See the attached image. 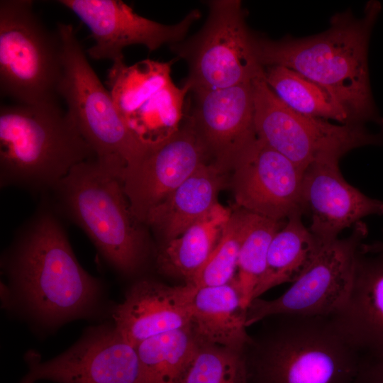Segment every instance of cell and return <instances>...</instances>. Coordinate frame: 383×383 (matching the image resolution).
<instances>
[{"instance_id":"6da1fadb","label":"cell","mask_w":383,"mask_h":383,"mask_svg":"<svg viewBox=\"0 0 383 383\" xmlns=\"http://www.w3.org/2000/svg\"><path fill=\"white\" fill-rule=\"evenodd\" d=\"M17 232L4 264L30 313L55 326L93 311L101 284L79 263L52 206L42 205Z\"/></svg>"},{"instance_id":"7a4b0ae2","label":"cell","mask_w":383,"mask_h":383,"mask_svg":"<svg viewBox=\"0 0 383 383\" xmlns=\"http://www.w3.org/2000/svg\"><path fill=\"white\" fill-rule=\"evenodd\" d=\"M380 10V4L372 1L360 18L348 11L337 13L326 30L307 38L273 40L253 35L257 60L263 67L283 66L321 86L341 103L355 123L376 120L367 49Z\"/></svg>"},{"instance_id":"3957f363","label":"cell","mask_w":383,"mask_h":383,"mask_svg":"<svg viewBox=\"0 0 383 383\" xmlns=\"http://www.w3.org/2000/svg\"><path fill=\"white\" fill-rule=\"evenodd\" d=\"M274 316L247 346L248 382L355 383L362 355L331 316Z\"/></svg>"},{"instance_id":"277c9868","label":"cell","mask_w":383,"mask_h":383,"mask_svg":"<svg viewBox=\"0 0 383 383\" xmlns=\"http://www.w3.org/2000/svg\"><path fill=\"white\" fill-rule=\"evenodd\" d=\"M95 159L57 104L0 108V187L46 193L77 165Z\"/></svg>"},{"instance_id":"5b68a950","label":"cell","mask_w":383,"mask_h":383,"mask_svg":"<svg viewBox=\"0 0 383 383\" xmlns=\"http://www.w3.org/2000/svg\"><path fill=\"white\" fill-rule=\"evenodd\" d=\"M51 192L55 212L79 227L111 266L126 275L144 266L146 225L131 211L122 182L95 159L74 166Z\"/></svg>"},{"instance_id":"8992f818","label":"cell","mask_w":383,"mask_h":383,"mask_svg":"<svg viewBox=\"0 0 383 383\" xmlns=\"http://www.w3.org/2000/svg\"><path fill=\"white\" fill-rule=\"evenodd\" d=\"M56 31L62 55L59 96L93 150L95 160L123 182L126 172L141 160L150 145L135 135L118 112L109 89L87 60L72 25L59 23Z\"/></svg>"},{"instance_id":"52a82bcc","label":"cell","mask_w":383,"mask_h":383,"mask_svg":"<svg viewBox=\"0 0 383 383\" xmlns=\"http://www.w3.org/2000/svg\"><path fill=\"white\" fill-rule=\"evenodd\" d=\"M30 0L0 1L1 93L25 105L57 104L60 37L43 25Z\"/></svg>"},{"instance_id":"ba28073f","label":"cell","mask_w":383,"mask_h":383,"mask_svg":"<svg viewBox=\"0 0 383 383\" xmlns=\"http://www.w3.org/2000/svg\"><path fill=\"white\" fill-rule=\"evenodd\" d=\"M209 14L192 36L170 45L188 65L183 86L189 91L225 89L252 82L264 71L254 48L253 34L238 0L208 2Z\"/></svg>"},{"instance_id":"9c48e42d","label":"cell","mask_w":383,"mask_h":383,"mask_svg":"<svg viewBox=\"0 0 383 383\" xmlns=\"http://www.w3.org/2000/svg\"><path fill=\"white\" fill-rule=\"evenodd\" d=\"M252 85L257 138L304 172L316 161L340 160L355 148L383 143V133H370L362 124H333L290 109L270 88L264 71Z\"/></svg>"},{"instance_id":"30bf717a","label":"cell","mask_w":383,"mask_h":383,"mask_svg":"<svg viewBox=\"0 0 383 383\" xmlns=\"http://www.w3.org/2000/svg\"><path fill=\"white\" fill-rule=\"evenodd\" d=\"M367 235L360 221L346 238L323 244L304 272L281 296L252 299L246 309L247 327L278 314L331 316L343 304L353 284L357 254Z\"/></svg>"},{"instance_id":"8fae6325","label":"cell","mask_w":383,"mask_h":383,"mask_svg":"<svg viewBox=\"0 0 383 383\" xmlns=\"http://www.w3.org/2000/svg\"><path fill=\"white\" fill-rule=\"evenodd\" d=\"M22 383H146L135 347L113 325L92 327L72 346L48 361L31 360Z\"/></svg>"},{"instance_id":"7c38bea8","label":"cell","mask_w":383,"mask_h":383,"mask_svg":"<svg viewBox=\"0 0 383 383\" xmlns=\"http://www.w3.org/2000/svg\"><path fill=\"white\" fill-rule=\"evenodd\" d=\"M231 172L237 207L277 221L304 211V172L258 138L242 150Z\"/></svg>"},{"instance_id":"4fadbf2b","label":"cell","mask_w":383,"mask_h":383,"mask_svg":"<svg viewBox=\"0 0 383 383\" xmlns=\"http://www.w3.org/2000/svg\"><path fill=\"white\" fill-rule=\"evenodd\" d=\"M89 29L94 45L88 49L94 60H124L123 50L131 45H142L150 51L165 44L170 45L185 39L192 24L201 16L190 11L174 25L162 24L135 13L118 0H60Z\"/></svg>"},{"instance_id":"5bb4252c","label":"cell","mask_w":383,"mask_h":383,"mask_svg":"<svg viewBox=\"0 0 383 383\" xmlns=\"http://www.w3.org/2000/svg\"><path fill=\"white\" fill-rule=\"evenodd\" d=\"M192 92L194 104L187 121L209 162L228 173L242 150L257 137L252 82Z\"/></svg>"},{"instance_id":"9a60e30c","label":"cell","mask_w":383,"mask_h":383,"mask_svg":"<svg viewBox=\"0 0 383 383\" xmlns=\"http://www.w3.org/2000/svg\"><path fill=\"white\" fill-rule=\"evenodd\" d=\"M204 162H209L206 151L187 121L151 145L123 179L133 215L146 225L149 213Z\"/></svg>"},{"instance_id":"2e32d148","label":"cell","mask_w":383,"mask_h":383,"mask_svg":"<svg viewBox=\"0 0 383 383\" xmlns=\"http://www.w3.org/2000/svg\"><path fill=\"white\" fill-rule=\"evenodd\" d=\"M339 160L313 162L304 173L302 206L311 213L309 228L322 244L338 238L345 228L370 216L383 215V201L371 198L343 177Z\"/></svg>"},{"instance_id":"e0dca14e","label":"cell","mask_w":383,"mask_h":383,"mask_svg":"<svg viewBox=\"0 0 383 383\" xmlns=\"http://www.w3.org/2000/svg\"><path fill=\"white\" fill-rule=\"evenodd\" d=\"M196 289L192 284L169 286L152 279H140L116 307L114 326L135 348L147 339L187 327Z\"/></svg>"},{"instance_id":"ac0fdd59","label":"cell","mask_w":383,"mask_h":383,"mask_svg":"<svg viewBox=\"0 0 383 383\" xmlns=\"http://www.w3.org/2000/svg\"><path fill=\"white\" fill-rule=\"evenodd\" d=\"M331 317L362 355L383 357V256L360 248L350 292Z\"/></svg>"},{"instance_id":"d6986e66","label":"cell","mask_w":383,"mask_h":383,"mask_svg":"<svg viewBox=\"0 0 383 383\" xmlns=\"http://www.w3.org/2000/svg\"><path fill=\"white\" fill-rule=\"evenodd\" d=\"M246 309L236 277L225 284L197 288L189 327L199 343L244 352L252 341L245 330Z\"/></svg>"},{"instance_id":"ffe728a7","label":"cell","mask_w":383,"mask_h":383,"mask_svg":"<svg viewBox=\"0 0 383 383\" xmlns=\"http://www.w3.org/2000/svg\"><path fill=\"white\" fill-rule=\"evenodd\" d=\"M226 174L213 163H203L149 213L146 225L164 243L178 237L218 203Z\"/></svg>"},{"instance_id":"44dd1931","label":"cell","mask_w":383,"mask_h":383,"mask_svg":"<svg viewBox=\"0 0 383 383\" xmlns=\"http://www.w3.org/2000/svg\"><path fill=\"white\" fill-rule=\"evenodd\" d=\"M231 213L218 202L178 237L165 242L156 257L159 271L192 284L213 253Z\"/></svg>"},{"instance_id":"7402d4cb","label":"cell","mask_w":383,"mask_h":383,"mask_svg":"<svg viewBox=\"0 0 383 383\" xmlns=\"http://www.w3.org/2000/svg\"><path fill=\"white\" fill-rule=\"evenodd\" d=\"M302 211L291 214L274 235L268 250L265 272L252 299L281 284L294 282L313 262L322 244L306 228Z\"/></svg>"},{"instance_id":"603a6c76","label":"cell","mask_w":383,"mask_h":383,"mask_svg":"<svg viewBox=\"0 0 383 383\" xmlns=\"http://www.w3.org/2000/svg\"><path fill=\"white\" fill-rule=\"evenodd\" d=\"M264 74L270 88L294 111L341 124L355 123L349 112L333 94L295 71L275 65L264 68Z\"/></svg>"},{"instance_id":"cb8c5ba5","label":"cell","mask_w":383,"mask_h":383,"mask_svg":"<svg viewBox=\"0 0 383 383\" xmlns=\"http://www.w3.org/2000/svg\"><path fill=\"white\" fill-rule=\"evenodd\" d=\"M172 62L150 59L132 65L124 60L113 62L107 75L108 89L123 119L172 81Z\"/></svg>"},{"instance_id":"d4e9b609","label":"cell","mask_w":383,"mask_h":383,"mask_svg":"<svg viewBox=\"0 0 383 383\" xmlns=\"http://www.w3.org/2000/svg\"><path fill=\"white\" fill-rule=\"evenodd\" d=\"M199 345L189 326L140 343L136 350L146 383H178Z\"/></svg>"},{"instance_id":"484cf974","label":"cell","mask_w":383,"mask_h":383,"mask_svg":"<svg viewBox=\"0 0 383 383\" xmlns=\"http://www.w3.org/2000/svg\"><path fill=\"white\" fill-rule=\"evenodd\" d=\"M187 87H177L172 81L145 101L124 120L130 129L145 144L152 145L169 138L179 126Z\"/></svg>"},{"instance_id":"4316f807","label":"cell","mask_w":383,"mask_h":383,"mask_svg":"<svg viewBox=\"0 0 383 383\" xmlns=\"http://www.w3.org/2000/svg\"><path fill=\"white\" fill-rule=\"evenodd\" d=\"M282 223L246 211L235 277L245 308L265 272L271 241Z\"/></svg>"},{"instance_id":"83f0119b","label":"cell","mask_w":383,"mask_h":383,"mask_svg":"<svg viewBox=\"0 0 383 383\" xmlns=\"http://www.w3.org/2000/svg\"><path fill=\"white\" fill-rule=\"evenodd\" d=\"M178 383H248L244 352L199 343Z\"/></svg>"},{"instance_id":"f1b7e54d","label":"cell","mask_w":383,"mask_h":383,"mask_svg":"<svg viewBox=\"0 0 383 383\" xmlns=\"http://www.w3.org/2000/svg\"><path fill=\"white\" fill-rule=\"evenodd\" d=\"M246 211L237 207L213 253L192 283L196 287L222 285L235 278Z\"/></svg>"},{"instance_id":"f546056e","label":"cell","mask_w":383,"mask_h":383,"mask_svg":"<svg viewBox=\"0 0 383 383\" xmlns=\"http://www.w3.org/2000/svg\"><path fill=\"white\" fill-rule=\"evenodd\" d=\"M355 383H383V357L362 355Z\"/></svg>"},{"instance_id":"4dcf8cb0","label":"cell","mask_w":383,"mask_h":383,"mask_svg":"<svg viewBox=\"0 0 383 383\" xmlns=\"http://www.w3.org/2000/svg\"><path fill=\"white\" fill-rule=\"evenodd\" d=\"M360 249L366 252L378 254L383 256V235L379 240L371 243H362Z\"/></svg>"}]
</instances>
